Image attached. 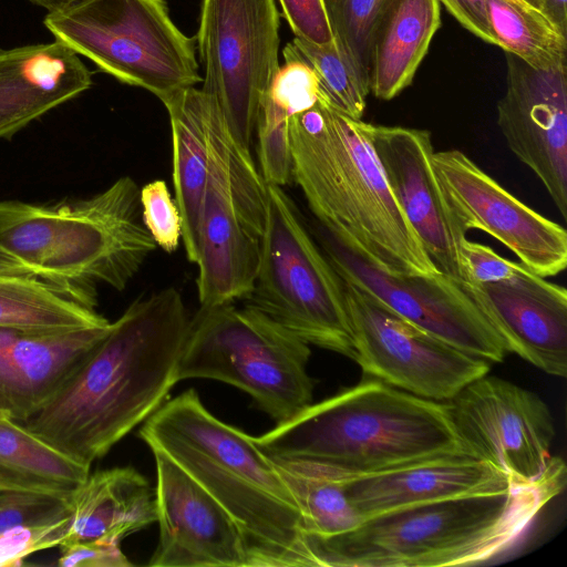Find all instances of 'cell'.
<instances>
[{
    "label": "cell",
    "instance_id": "cell-43",
    "mask_svg": "<svg viewBox=\"0 0 567 567\" xmlns=\"http://www.w3.org/2000/svg\"><path fill=\"white\" fill-rule=\"evenodd\" d=\"M6 417H8V416L0 410V419H6Z\"/></svg>",
    "mask_w": 567,
    "mask_h": 567
},
{
    "label": "cell",
    "instance_id": "cell-11",
    "mask_svg": "<svg viewBox=\"0 0 567 567\" xmlns=\"http://www.w3.org/2000/svg\"><path fill=\"white\" fill-rule=\"evenodd\" d=\"M275 0H203L197 31L202 91L217 105L235 143L251 153L258 117L279 68Z\"/></svg>",
    "mask_w": 567,
    "mask_h": 567
},
{
    "label": "cell",
    "instance_id": "cell-10",
    "mask_svg": "<svg viewBox=\"0 0 567 567\" xmlns=\"http://www.w3.org/2000/svg\"><path fill=\"white\" fill-rule=\"evenodd\" d=\"M206 97L209 169L196 285L200 307L208 308L244 299L254 287L266 224L267 183L251 153L235 143L217 105Z\"/></svg>",
    "mask_w": 567,
    "mask_h": 567
},
{
    "label": "cell",
    "instance_id": "cell-14",
    "mask_svg": "<svg viewBox=\"0 0 567 567\" xmlns=\"http://www.w3.org/2000/svg\"><path fill=\"white\" fill-rule=\"evenodd\" d=\"M446 403L463 447L516 483L540 480L554 463V421L536 393L485 374Z\"/></svg>",
    "mask_w": 567,
    "mask_h": 567
},
{
    "label": "cell",
    "instance_id": "cell-4",
    "mask_svg": "<svg viewBox=\"0 0 567 567\" xmlns=\"http://www.w3.org/2000/svg\"><path fill=\"white\" fill-rule=\"evenodd\" d=\"M138 437L229 513L246 539L250 567L311 566L299 506L276 463L252 436L214 416L194 389L164 402Z\"/></svg>",
    "mask_w": 567,
    "mask_h": 567
},
{
    "label": "cell",
    "instance_id": "cell-22",
    "mask_svg": "<svg viewBox=\"0 0 567 567\" xmlns=\"http://www.w3.org/2000/svg\"><path fill=\"white\" fill-rule=\"evenodd\" d=\"M92 85V73L59 41L0 49V138L10 137Z\"/></svg>",
    "mask_w": 567,
    "mask_h": 567
},
{
    "label": "cell",
    "instance_id": "cell-40",
    "mask_svg": "<svg viewBox=\"0 0 567 567\" xmlns=\"http://www.w3.org/2000/svg\"><path fill=\"white\" fill-rule=\"evenodd\" d=\"M545 13L567 34V0H545Z\"/></svg>",
    "mask_w": 567,
    "mask_h": 567
},
{
    "label": "cell",
    "instance_id": "cell-20",
    "mask_svg": "<svg viewBox=\"0 0 567 567\" xmlns=\"http://www.w3.org/2000/svg\"><path fill=\"white\" fill-rule=\"evenodd\" d=\"M514 352L542 371L567 374V291L530 271L513 282L462 285Z\"/></svg>",
    "mask_w": 567,
    "mask_h": 567
},
{
    "label": "cell",
    "instance_id": "cell-13",
    "mask_svg": "<svg viewBox=\"0 0 567 567\" xmlns=\"http://www.w3.org/2000/svg\"><path fill=\"white\" fill-rule=\"evenodd\" d=\"M320 248L342 281L353 285L395 313L453 347L502 362L507 349L464 287L436 274L391 275L317 223Z\"/></svg>",
    "mask_w": 567,
    "mask_h": 567
},
{
    "label": "cell",
    "instance_id": "cell-3",
    "mask_svg": "<svg viewBox=\"0 0 567 567\" xmlns=\"http://www.w3.org/2000/svg\"><path fill=\"white\" fill-rule=\"evenodd\" d=\"M566 485L556 457L534 483L501 493L423 503L362 520L308 546L312 566L447 567L486 564L512 550Z\"/></svg>",
    "mask_w": 567,
    "mask_h": 567
},
{
    "label": "cell",
    "instance_id": "cell-26",
    "mask_svg": "<svg viewBox=\"0 0 567 567\" xmlns=\"http://www.w3.org/2000/svg\"><path fill=\"white\" fill-rule=\"evenodd\" d=\"M109 323L95 303L0 258V328L69 331Z\"/></svg>",
    "mask_w": 567,
    "mask_h": 567
},
{
    "label": "cell",
    "instance_id": "cell-8",
    "mask_svg": "<svg viewBox=\"0 0 567 567\" xmlns=\"http://www.w3.org/2000/svg\"><path fill=\"white\" fill-rule=\"evenodd\" d=\"M244 299L308 344L354 359L343 281L281 186L267 184L258 271Z\"/></svg>",
    "mask_w": 567,
    "mask_h": 567
},
{
    "label": "cell",
    "instance_id": "cell-28",
    "mask_svg": "<svg viewBox=\"0 0 567 567\" xmlns=\"http://www.w3.org/2000/svg\"><path fill=\"white\" fill-rule=\"evenodd\" d=\"M274 462L299 506L307 551L311 544L348 533L362 522L336 472L306 462Z\"/></svg>",
    "mask_w": 567,
    "mask_h": 567
},
{
    "label": "cell",
    "instance_id": "cell-24",
    "mask_svg": "<svg viewBox=\"0 0 567 567\" xmlns=\"http://www.w3.org/2000/svg\"><path fill=\"white\" fill-rule=\"evenodd\" d=\"M439 0H390L373 33L369 91L389 101L411 85L441 27Z\"/></svg>",
    "mask_w": 567,
    "mask_h": 567
},
{
    "label": "cell",
    "instance_id": "cell-37",
    "mask_svg": "<svg viewBox=\"0 0 567 567\" xmlns=\"http://www.w3.org/2000/svg\"><path fill=\"white\" fill-rule=\"evenodd\" d=\"M121 539L100 537L59 546L61 567H128L132 563L121 549Z\"/></svg>",
    "mask_w": 567,
    "mask_h": 567
},
{
    "label": "cell",
    "instance_id": "cell-2",
    "mask_svg": "<svg viewBox=\"0 0 567 567\" xmlns=\"http://www.w3.org/2000/svg\"><path fill=\"white\" fill-rule=\"evenodd\" d=\"M371 125L319 92L289 120L292 181L317 223L391 275L440 274L396 202L371 142Z\"/></svg>",
    "mask_w": 567,
    "mask_h": 567
},
{
    "label": "cell",
    "instance_id": "cell-36",
    "mask_svg": "<svg viewBox=\"0 0 567 567\" xmlns=\"http://www.w3.org/2000/svg\"><path fill=\"white\" fill-rule=\"evenodd\" d=\"M68 514V497L0 489V534L14 526L48 522Z\"/></svg>",
    "mask_w": 567,
    "mask_h": 567
},
{
    "label": "cell",
    "instance_id": "cell-7",
    "mask_svg": "<svg viewBox=\"0 0 567 567\" xmlns=\"http://www.w3.org/2000/svg\"><path fill=\"white\" fill-rule=\"evenodd\" d=\"M310 354L307 342L252 307H200L189 319L176 380L231 384L281 423L312 403Z\"/></svg>",
    "mask_w": 567,
    "mask_h": 567
},
{
    "label": "cell",
    "instance_id": "cell-35",
    "mask_svg": "<svg viewBox=\"0 0 567 567\" xmlns=\"http://www.w3.org/2000/svg\"><path fill=\"white\" fill-rule=\"evenodd\" d=\"M71 526V512L62 517L14 526L0 534V567L19 566L29 555L60 546Z\"/></svg>",
    "mask_w": 567,
    "mask_h": 567
},
{
    "label": "cell",
    "instance_id": "cell-25",
    "mask_svg": "<svg viewBox=\"0 0 567 567\" xmlns=\"http://www.w3.org/2000/svg\"><path fill=\"white\" fill-rule=\"evenodd\" d=\"M172 132L173 184L186 257L197 264L199 230L208 178L207 97L189 87L165 101Z\"/></svg>",
    "mask_w": 567,
    "mask_h": 567
},
{
    "label": "cell",
    "instance_id": "cell-30",
    "mask_svg": "<svg viewBox=\"0 0 567 567\" xmlns=\"http://www.w3.org/2000/svg\"><path fill=\"white\" fill-rule=\"evenodd\" d=\"M389 2L323 0L333 40L368 90L372 38Z\"/></svg>",
    "mask_w": 567,
    "mask_h": 567
},
{
    "label": "cell",
    "instance_id": "cell-15",
    "mask_svg": "<svg viewBox=\"0 0 567 567\" xmlns=\"http://www.w3.org/2000/svg\"><path fill=\"white\" fill-rule=\"evenodd\" d=\"M432 166L452 214L466 233H487L544 278L565 270L564 227L513 196L460 150L434 151Z\"/></svg>",
    "mask_w": 567,
    "mask_h": 567
},
{
    "label": "cell",
    "instance_id": "cell-41",
    "mask_svg": "<svg viewBox=\"0 0 567 567\" xmlns=\"http://www.w3.org/2000/svg\"><path fill=\"white\" fill-rule=\"evenodd\" d=\"M33 4L41 7L48 11V13H54L59 11L72 8L85 0H29Z\"/></svg>",
    "mask_w": 567,
    "mask_h": 567
},
{
    "label": "cell",
    "instance_id": "cell-6",
    "mask_svg": "<svg viewBox=\"0 0 567 567\" xmlns=\"http://www.w3.org/2000/svg\"><path fill=\"white\" fill-rule=\"evenodd\" d=\"M140 190L123 176L73 203L0 202V258L96 305L95 284L123 290L156 248Z\"/></svg>",
    "mask_w": 567,
    "mask_h": 567
},
{
    "label": "cell",
    "instance_id": "cell-42",
    "mask_svg": "<svg viewBox=\"0 0 567 567\" xmlns=\"http://www.w3.org/2000/svg\"><path fill=\"white\" fill-rule=\"evenodd\" d=\"M524 1H526L527 3L533 6L534 8L538 9L542 12L545 13V0H524Z\"/></svg>",
    "mask_w": 567,
    "mask_h": 567
},
{
    "label": "cell",
    "instance_id": "cell-23",
    "mask_svg": "<svg viewBox=\"0 0 567 567\" xmlns=\"http://www.w3.org/2000/svg\"><path fill=\"white\" fill-rule=\"evenodd\" d=\"M68 502L71 526L61 545L100 537L122 540L157 520L155 489L132 466L89 474Z\"/></svg>",
    "mask_w": 567,
    "mask_h": 567
},
{
    "label": "cell",
    "instance_id": "cell-12",
    "mask_svg": "<svg viewBox=\"0 0 567 567\" xmlns=\"http://www.w3.org/2000/svg\"><path fill=\"white\" fill-rule=\"evenodd\" d=\"M343 285L353 360L370 378L446 402L488 373V361L416 327L358 287Z\"/></svg>",
    "mask_w": 567,
    "mask_h": 567
},
{
    "label": "cell",
    "instance_id": "cell-1",
    "mask_svg": "<svg viewBox=\"0 0 567 567\" xmlns=\"http://www.w3.org/2000/svg\"><path fill=\"white\" fill-rule=\"evenodd\" d=\"M189 319L166 288L135 300L58 392L21 424L91 468L166 400Z\"/></svg>",
    "mask_w": 567,
    "mask_h": 567
},
{
    "label": "cell",
    "instance_id": "cell-17",
    "mask_svg": "<svg viewBox=\"0 0 567 567\" xmlns=\"http://www.w3.org/2000/svg\"><path fill=\"white\" fill-rule=\"evenodd\" d=\"M156 464L159 525L152 567H250L246 539L229 513L167 455Z\"/></svg>",
    "mask_w": 567,
    "mask_h": 567
},
{
    "label": "cell",
    "instance_id": "cell-5",
    "mask_svg": "<svg viewBox=\"0 0 567 567\" xmlns=\"http://www.w3.org/2000/svg\"><path fill=\"white\" fill-rule=\"evenodd\" d=\"M252 440L272 461L318 464L343 475L380 472L465 450L446 402L372 378L311 403Z\"/></svg>",
    "mask_w": 567,
    "mask_h": 567
},
{
    "label": "cell",
    "instance_id": "cell-33",
    "mask_svg": "<svg viewBox=\"0 0 567 567\" xmlns=\"http://www.w3.org/2000/svg\"><path fill=\"white\" fill-rule=\"evenodd\" d=\"M289 120L264 101L256 127L259 172L267 184L281 187L292 182Z\"/></svg>",
    "mask_w": 567,
    "mask_h": 567
},
{
    "label": "cell",
    "instance_id": "cell-34",
    "mask_svg": "<svg viewBox=\"0 0 567 567\" xmlns=\"http://www.w3.org/2000/svg\"><path fill=\"white\" fill-rule=\"evenodd\" d=\"M143 223L156 246L174 252L182 238V219L165 181L155 179L140 190Z\"/></svg>",
    "mask_w": 567,
    "mask_h": 567
},
{
    "label": "cell",
    "instance_id": "cell-9",
    "mask_svg": "<svg viewBox=\"0 0 567 567\" xmlns=\"http://www.w3.org/2000/svg\"><path fill=\"white\" fill-rule=\"evenodd\" d=\"M43 23L55 41L162 103L203 80L195 38L175 25L164 0H85Z\"/></svg>",
    "mask_w": 567,
    "mask_h": 567
},
{
    "label": "cell",
    "instance_id": "cell-27",
    "mask_svg": "<svg viewBox=\"0 0 567 567\" xmlns=\"http://www.w3.org/2000/svg\"><path fill=\"white\" fill-rule=\"evenodd\" d=\"M90 474L86 467L31 433L0 419V489L68 497Z\"/></svg>",
    "mask_w": 567,
    "mask_h": 567
},
{
    "label": "cell",
    "instance_id": "cell-18",
    "mask_svg": "<svg viewBox=\"0 0 567 567\" xmlns=\"http://www.w3.org/2000/svg\"><path fill=\"white\" fill-rule=\"evenodd\" d=\"M371 142L388 184L435 268L461 285L466 231L449 207L432 166L431 132L371 125Z\"/></svg>",
    "mask_w": 567,
    "mask_h": 567
},
{
    "label": "cell",
    "instance_id": "cell-39",
    "mask_svg": "<svg viewBox=\"0 0 567 567\" xmlns=\"http://www.w3.org/2000/svg\"><path fill=\"white\" fill-rule=\"evenodd\" d=\"M457 22L483 41L494 44L489 30L486 0H439Z\"/></svg>",
    "mask_w": 567,
    "mask_h": 567
},
{
    "label": "cell",
    "instance_id": "cell-29",
    "mask_svg": "<svg viewBox=\"0 0 567 567\" xmlns=\"http://www.w3.org/2000/svg\"><path fill=\"white\" fill-rule=\"evenodd\" d=\"M491 33L504 52L537 69L567 62V34L524 0H486Z\"/></svg>",
    "mask_w": 567,
    "mask_h": 567
},
{
    "label": "cell",
    "instance_id": "cell-19",
    "mask_svg": "<svg viewBox=\"0 0 567 567\" xmlns=\"http://www.w3.org/2000/svg\"><path fill=\"white\" fill-rule=\"evenodd\" d=\"M336 473L362 520L423 503L501 493L517 484L509 475L466 450L369 474Z\"/></svg>",
    "mask_w": 567,
    "mask_h": 567
},
{
    "label": "cell",
    "instance_id": "cell-31",
    "mask_svg": "<svg viewBox=\"0 0 567 567\" xmlns=\"http://www.w3.org/2000/svg\"><path fill=\"white\" fill-rule=\"evenodd\" d=\"M290 43L315 71L320 93L327 101L346 115L362 118L369 90L342 55L334 40L318 45L295 37Z\"/></svg>",
    "mask_w": 567,
    "mask_h": 567
},
{
    "label": "cell",
    "instance_id": "cell-38",
    "mask_svg": "<svg viewBox=\"0 0 567 567\" xmlns=\"http://www.w3.org/2000/svg\"><path fill=\"white\" fill-rule=\"evenodd\" d=\"M296 38L323 45L333 41L323 0H279Z\"/></svg>",
    "mask_w": 567,
    "mask_h": 567
},
{
    "label": "cell",
    "instance_id": "cell-32",
    "mask_svg": "<svg viewBox=\"0 0 567 567\" xmlns=\"http://www.w3.org/2000/svg\"><path fill=\"white\" fill-rule=\"evenodd\" d=\"M282 53L285 64L275 73L265 100L291 117L317 103L320 87L315 71L291 43Z\"/></svg>",
    "mask_w": 567,
    "mask_h": 567
},
{
    "label": "cell",
    "instance_id": "cell-21",
    "mask_svg": "<svg viewBox=\"0 0 567 567\" xmlns=\"http://www.w3.org/2000/svg\"><path fill=\"white\" fill-rule=\"evenodd\" d=\"M111 326L69 331L0 328V410L19 423L35 414Z\"/></svg>",
    "mask_w": 567,
    "mask_h": 567
},
{
    "label": "cell",
    "instance_id": "cell-16",
    "mask_svg": "<svg viewBox=\"0 0 567 567\" xmlns=\"http://www.w3.org/2000/svg\"><path fill=\"white\" fill-rule=\"evenodd\" d=\"M506 90L497 125L512 153L542 182L567 218V62L548 69L505 52Z\"/></svg>",
    "mask_w": 567,
    "mask_h": 567
}]
</instances>
